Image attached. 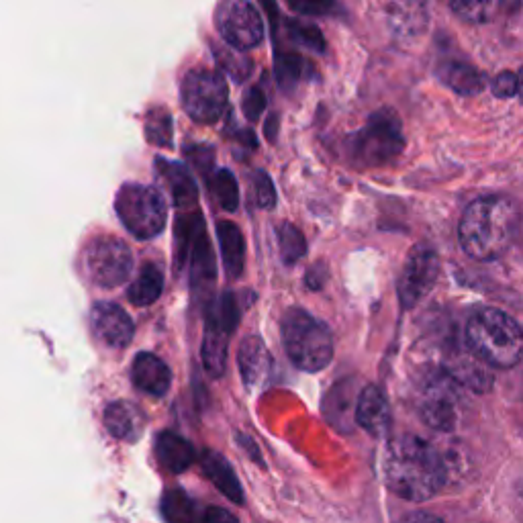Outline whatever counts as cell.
<instances>
[{
	"mask_svg": "<svg viewBox=\"0 0 523 523\" xmlns=\"http://www.w3.org/2000/svg\"><path fill=\"white\" fill-rule=\"evenodd\" d=\"M440 276V258L434 248L419 244L407 256L403 272L397 282V293L403 309L417 307L425 295L436 287Z\"/></svg>",
	"mask_w": 523,
	"mask_h": 523,
	"instance_id": "11",
	"label": "cell"
},
{
	"mask_svg": "<svg viewBox=\"0 0 523 523\" xmlns=\"http://www.w3.org/2000/svg\"><path fill=\"white\" fill-rule=\"evenodd\" d=\"M201 523H240L235 519V515H231L227 509L221 507H209L201 519Z\"/></svg>",
	"mask_w": 523,
	"mask_h": 523,
	"instance_id": "39",
	"label": "cell"
},
{
	"mask_svg": "<svg viewBox=\"0 0 523 523\" xmlns=\"http://www.w3.org/2000/svg\"><path fill=\"white\" fill-rule=\"evenodd\" d=\"M186 156L193 160V164L201 170V172H209L213 168V162H215V156H213V150L209 146H195L186 150Z\"/></svg>",
	"mask_w": 523,
	"mask_h": 523,
	"instance_id": "37",
	"label": "cell"
},
{
	"mask_svg": "<svg viewBox=\"0 0 523 523\" xmlns=\"http://www.w3.org/2000/svg\"><path fill=\"white\" fill-rule=\"evenodd\" d=\"M446 374L452 380H456L460 387H466L481 395L491 391L495 385V378H493L491 370L487 368V364L474 356L470 350H468V354H460L458 358L450 360Z\"/></svg>",
	"mask_w": 523,
	"mask_h": 523,
	"instance_id": "15",
	"label": "cell"
},
{
	"mask_svg": "<svg viewBox=\"0 0 523 523\" xmlns=\"http://www.w3.org/2000/svg\"><path fill=\"white\" fill-rule=\"evenodd\" d=\"M266 109V94L262 92V88L252 86L246 90L244 94V101H242V111L246 115L248 121H256Z\"/></svg>",
	"mask_w": 523,
	"mask_h": 523,
	"instance_id": "35",
	"label": "cell"
},
{
	"mask_svg": "<svg viewBox=\"0 0 523 523\" xmlns=\"http://www.w3.org/2000/svg\"><path fill=\"white\" fill-rule=\"evenodd\" d=\"M254 197L260 209H272L276 205V188L264 170L254 172Z\"/></svg>",
	"mask_w": 523,
	"mask_h": 523,
	"instance_id": "33",
	"label": "cell"
},
{
	"mask_svg": "<svg viewBox=\"0 0 523 523\" xmlns=\"http://www.w3.org/2000/svg\"><path fill=\"white\" fill-rule=\"evenodd\" d=\"M517 231L519 211L505 197H483L470 203L458 227L464 252L479 262L501 258L515 242Z\"/></svg>",
	"mask_w": 523,
	"mask_h": 523,
	"instance_id": "2",
	"label": "cell"
},
{
	"mask_svg": "<svg viewBox=\"0 0 523 523\" xmlns=\"http://www.w3.org/2000/svg\"><path fill=\"white\" fill-rule=\"evenodd\" d=\"M491 90H493L495 97H499V99L513 97V94H517V74L501 72L499 76L493 78Z\"/></svg>",
	"mask_w": 523,
	"mask_h": 523,
	"instance_id": "36",
	"label": "cell"
},
{
	"mask_svg": "<svg viewBox=\"0 0 523 523\" xmlns=\"http://www.w3.org/2000/svg\"><path fill=\"white\" fill-rule=\"evenodd\" d=\"M405 148L403 127L395 111H376L368 123L352 137L350 152L358 166L391 164Z\"/></svg>",
	"mask_w": 523,
	"mask_h": 523,
	"instance_id": "5",
	"label": "cell"
},
{
	"mask_svg": "<svg viewBox=\"0 0 523 523\" xmlns=\"http://www.w3.org/2000/svg\"><path fill=\"white\" fill-rule=\"evenodd\" d=\"M156 456H158L160 464L174 474H180L186 468H190V464H193L197 458L193 444L174 432H162L158 436Z\"/></svg>",
	"mask_w": 523,
	"mask_h": 523,
	"instance_id": "19",
	"label": "cell"
},
{
	"mask_svg": "<svg viewBox=\"0 0 523 523\" xmlns=\"http://www.w3.org/2000/svg\"><path fill=\"white\" fill-rule=\"evenodd\" d=\"M397 523H444L440 517L432 515V513H425V511H415V513H407L405 517H401Z\"/></svg>",
	"mask_w": 523,
	"mask_h": 523,
	"instance_id": "40",
	"label": "cell"
},
{
	"mask_svg": "<svg viewBox=\"0 0 523 523\" xmlns=\"http://www.w3.org/2000/svg\"><path fill=\"white\" fill-rule=\"evenodd\" d=\"M84 268L94 284L115 289L123 284L133 268V256L125 242L117 237H99L84 252Z\"/></svg>",
	"mask_w": 523,
	"mask_h": 523,
	"instance_id": "9",
	"label": "cell"
},
{
	"mask_svg": "<svg viewBox=\"0 0 523 523\" xmlns=\"http://www.w3.org/2000/svg\"><path fill=\"white\" fill-rule=\"evenodd\" d=\"M162 515H164L166 523H197L199 521L197 505L182 489H170L164 493Z\"/></svg>",
	"mask_w": 523,
	"mask_h": 523,
	"instance_id": "27",
	"label": "cell"
},
{
	"mask_svg": "<svg viewBox=\"0 0 523 523\" xmlns=\"http://www.w3.org/2000/svg\"><path fill=\"white\" fill-rule=\"evenodd\" d=\"M172 117L166 109L156 107L146 117V137L156 148H170L172 146Z\"/></svg>",
	"mask_w": 523,
	"mask_h": 523,
	"instance_id": "29",
	"label": "cell"
},
{
	"mask_svg": "<svg viewBox=\"0 0 523 523\" xmlns=\"http://www.w3.org/2000/svg\"><path fill=\"white\" fill-rule=\"evenodd\" d=\"M287 25H289L291 37L295 41H299L301 45H305V47H309V50H315V52L325 50V39L317 27L301 23V21H289Z\"/></svg>",
	"mask_w": 523,
	"mask_h": 523,
	"instance_id": "32",
	"label": "cell"
},
{
	"mask_svg": "<svg viewBox=\"0 0 523 523\" xmlns=\"http://www.w3.org/2000/svg\"><path fill=\"white\" fill-rule=\"evenodd\" d=\"M182 109L197 123L211 125L221 119L227 107L229 88L221 72L209 68L190 70L180 86Z\"/></svg>",
	"mask_w": 523,
	"mask_h": 523,
	"instance_id": "7",
	"label": "cell"
},
{
	"mask_svg": "<svg viewBox=\"0 0 523 523\" xmlns=\"http://www.w3.org/2000/svg\"><path fill=\"white\" fill-rule=\"evenodd\" d=\"M237 362H240L242 378L248 387L262 385L264 380L270 376L272 368V356L266 350L264 342L256 336H248L242 346L240 354H237Z\"/></svg>",
	"mask_w": 523,
	"mask_h": 523,
	"instance_id": "17",
	"label": "cell"
},
{
	"mask_svg": "<svg viewBox=\"0 0 523 523\" xmlns=\"http://www.w3.org/2000/svg\"><path fill=\"white\" fill-rule=\"evenodd\" d=\"M105 425L115 438L131 442L139 436L141 427H144V415H141V411L135 405L127 401H117L107 407Z\"/></svg>",
	"mask_w": 523,
	"mask_h": 523,
	"instance_id": "22",
	"label": "cell"
},
{
	"mask_svg": "<svg viewBox=\"0 0 523 523\" xmlns=\"http://www.w3.org/2000/svg\"><path fill=\"white\" fill-rule=\"evenodd\" d=\"M115 209L123 225L137 240H152L168 221V211L160 190L146 184H125L117 193Z\"/></svg>",
	"mask_w": 523,
	"mask_h": 523,
	"instance_id": "6",
	"label": "cell"
},
{
	"mask_svg": "<svg viewBox=\"0 0 523 523\" xmlns=\"http://www.w3.org/2000/svg\"><path fill=\"white\" fill-rule=\"evenodd\" d=\"M460 385L446 372L432 376L419 395V417L438 432H454L462 419Z\"/></svg>",
	"mask_w": 523,
	"mask_h": 523,
	"instance_id": "8",
	"label": "cell"
},
{
	"mask_svg": "<svg viewBox=\"0 0 523 523\" xmlns=\"http://www.w3.org/2000/svg\"><path fill=\"white\" fill-rule=\"evenodd\" d=\"M356 421L364 432H368L374 438L389 434L391 407L383 389L376 385H368L362 389L356 403Z\"/></svg>",
	"mask_w": 523,
	"mask_h": 523,
	"instance_id": "13",
	"label": "cell"
},
{
	"mask_svg": "<svg viewBox=\"0 0 523 523\" xmlns=\"http://www.w3.org/2000/svg\"><path fill=\"white\" fill-rule=\"evenodd\" d=\"M266 135H268V139H274V135H276V117H272V125L266 123Z\"/></svg>",
	"mask_w": 523,
	"mask_h": 523,
	"instance_id": "41",
	"label": "cell"
},
{
	"mask_svg": "<svg viewBox=\"0 0 523 523\" xmlns=\"http://www.w3.org/2000/svg\"><path fill=\"white\" fill-rule=\"evenodd\" d=\"M133 385L152 397H162L168 393L172 383V372L168 364L156 354L141 352L135 356L131 366Z\"/></svg>",
	"mask_w": 523,
	"mask_h": 523,
	"instance_id": "14",
	"label": "cell"
},
{
	"mask_svg": "<svg viewBox=\"0 0 523 523\" xmlns=\"http://www.w3.org/2000/svg\"><path fill=\"white\" fill-rule=\"evenodd\" d=\"M176 264L182 268L186 258L197 244L199 237L205 233V219L201 213H186L176 221Z\"/></svg>",
	"mask_w": 523,
	"mask_h": 523,
	"instance_id": "26",
	"label": "cell"
},
{
	"mask_svg": "<svg viewBox=\"0 0 523 523\" xmlns=\"http://www.w3.org/2000/svg\"><path fill=\"white\" fill-rule=\"evenodd\" d=\"M203 470L207 479L233 503H244V491L240 481H237L231 464L225 460V456L207 450L203 454Z\"/></svg>",
	"mask_w": 523,
	"mask_h": 523,
	"instance_id": "21",
	"label": "cell"
},
{
	"mask_svg": "<svg viewBox=\"0 0 523 523\" xmlns=\"http://www.w3.org/2000/svg\"><path fill=\"white\" fill-rule=\"evenodd\" d=\"M291 9L301 13V15H325L329 11H334L336 5H331V3H291Z\"/></svg>",
	"mask_w": 523,
	"mask_h": 523,
	"instance_id": "38",
	"label": "cell"
},
{
	"mask_svg": "<svg viewBox=\"0 0 523 523\" xmlns=\"http://www.w3.org/2000/svg\"><path fill=\"white\" fill-rule=\"evenodd\" d=\"M280 336L284 350L299 370L319 372L334 358V336L329 327L305 309L284 313Z\"/></svg>",
	"mask_w": 523,
	"mask_h": 523,
	"instance_id": "4",
	"label": "cell"
},
{
	"mask_svg": "<svg viewBox=\"0 0 523 523\" xmlns=\"http://www.w3.org/2000/svg\"><path fill=\"white\" fill-rule=\"evenodd\" d=\"M158 164V172L164 178V184L168 186L172 201L178 209H186V207H193L199 199V190H197V182L190 176L188 168L184 164L178 162H168L164 158L156 160Z\"/></svg>",
	"mask_w": 523,
	"mask_h": 523,
	"instance_id": "16",
	"label": "cell"
},
{
	"mask_svg": "<svg viewBox=\"0 0 523 523\" xmlns=\"http://www.w3.org/2000/svg\"><path fill=\"white\" fill-rule=\"evenodd\" d=\"M188 266V274H190V284H193V289H207L215 282L217 276V264H215V254L211 248V242L207 237V231L199 237L197 244L190 250L186 264Z\"/></svg>",
	"mask_w": 523,
	"mask_h": 523,
	"instance_id": "20",
	"label": "cell"
},
{
	"mask_svg": "<svg viewBox=\"0 0 523 523\" xmlns=\"http://www.w3.org/2000/svg\"><path fill=\"white\" fill-rule=\"evenodd\" d=\"M468 350L493 368H513L523 360V329L499 309H481L466 325Z\"/></svg>",
	"mask_w": 523,
	"mask_h": 523,
	"instance_id": "3",
	"label": "cell"
},
{
	"mask_svg": "<svg viewBox=\"0 0 523 523\" xmlns=\"http://www.w3.org/2000/svg\"><path fill=\"white\" fill-rule=\"evenodd\" d=\"M211 190L217 197L221 209H225L227 213L237 211V205H240V190H237V180L229 170L215 172V176L211 178Z\"/></svg>",
	"mask_w": 523,
	"mask_h": 523,
	"instance_id": "30",
	"label": "cell"
},
{
	"mask_svg": "<svg viewBox=\"0 0 523 523\" xmlns=\"http://www.w3.org/2000/svg\"><path fill=\"white\" fill-rule=\"evenodd\" d=\"M231 334L221 327L207 325L203 338V366L211 378H221L227 368V348Z\"/></svg>",
	"mask_w": 523,
	"mask_h": 523,
	"instance_id": "23",
	"label": "cell"
},
{
	"mask_svg": "<svg viewBox=\"0 0 523 523\" xmlns=\"http://www.w3.org/2000/svg\"><path fill=\"white\" fill-rule=\"evenodd\" d=\"M215 25L227 45L233 50L248 52L264 39V21L260 11L248 0H227L215 13Z\"/></svg>",
	"mask_w": 523,
	"mask_h": 523,
	"instance_id": "10",
	"label": "cell"
},
{
	"mask_svg": "<svg viewBox=\"0 0 523 523\" xmlns=\"http://www.w3.org/2000/svg\"><path fill=\"white\" fill-rule=\"evenodd\" d=\"M278 254L284 264H297L307 254V244L303 233L293 223H280L276 229Z\"/></svg>",
	"mask_w": 523,
	"mask_h": 523,
	"instance_id": "28",
	"label": "cell"
},
{
	"mask_svg": "<svg viewBox=\"0 0 523 523\" xmlns=\"http://www.w3.org/2000/svg\"><path fill=\"white\" fill-rule=\"evenodd\" d=\"M164 291V274L162 268L154 262H146L139 270V276L129 287V301L135 307H148L160 299Z\"/></svg>",
	"mask_w": 523,
	"mask_h": 523,
	"instance_id": "24",
	"label": "cell"
},
{
	"mask_svg": "<svg viewBox=\"0 0 523 523\" xmlns=\"http://www.w3.org/2000/svg\"><path fill=\"white\" fill-rule=\"evenodd\" d=\"M217 235L221 242V258L223 268L229 278H240L246 266V242L242 229L231 221L217 223Z\"/></svg>",
	"mask_w": 523,
	"mask_h": 523,
	"instance_id": "18",
	"label": "cell"
},
{
	"mask_svg": "<svg viewBox=\"0 0 523 523\" xmlns=\"http://www.w3.org/2000/svg\"><path fill=\"white\" fill-rule=\"evenodd\" d=\"M446 462L442 454L419 436H401L389 444L385 477L389 489L407 501L436 497L446 483Z\"/></svg>",
	"mask_w": 523,
	"mask_h": 523,
	"instance_id": "1",
	"label": "cell"
},
{
	"mask_svg": "<svg viewBox=\"0 0 523 523\" xmlns=\"http://www.w3.org/2000/svg\"><path fill=\"white\" fill-rule=\"evenodd\" d=\"M452 11L458 13L466 21L485 23V21L493 19V13L497 11V5H489V3H454Z\"/></svg>",
	"mask_w": 523,
	"mask_h": 523,
	"instance_id": "34",
	"label": "cell"
},
{
	"mask_svg": "<svg viewBox=\"0 0 523 523\" xmlns=\"http://www.w3.org/2000/svg\"><path fill=\"white\" fill-rule=\"evenodd\" d=\"M442 80L462 97H472V94H479L487 80L485 76L470 64L464 62H446L440 70Z\"/></svg>",
	"mask_w": 523,
	"mask_h": 523,
	"instance_id": "25",
	"label": "cell"
},
{
	"mask_svg": "<svg viewBox=\"0 0 523 523\" xmlns=\"http://www.w3.org/2000/svg\"><path fill=\"white\" fill-rule=\"evenodd\" d=\"M517 94L523 99V66H521V70L517 74Z\"/></svg>",
	"mask_w": 523,
	"mask_h": 523,
	"instance_id": "42",
	"label": "cell"
},
{
	"mask_svg": "<svg viewBox=\"0 0 523 523\" xmlns=\"http://www.w3.org/2000/svg\"><path fill=\"white\" fill-rule=\"evenodd\" d=\"M90 325L97 336L109 348H125L135 334V325L129 313L115 303H97L90 311Z\"/></svg>",
	"mask_w": 523,
	"mask_h": 523,
	"instance_id": "12",
	"label": "cell"
},
{
	"mask_svg": "<svg viewBox=\"0 0 523 523\" xmlns=\"http://www.w3.org/2000/svg\"><path fill=\"white\" fill-rule=\"evenodd\" d=\"M307 62L299 56V54H278L276 62H274V72H276V80L280 84V88L284 90H291L293 86L299 84V80L303 78Z\"/></svg>",
	"mask_w": 523,
	"mask_h": 523,
	"instance_id": "31",
	"label": "cell"
}]
</instances>
